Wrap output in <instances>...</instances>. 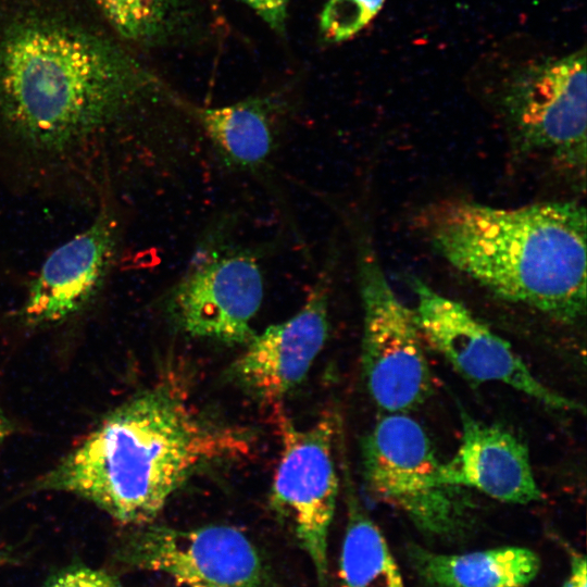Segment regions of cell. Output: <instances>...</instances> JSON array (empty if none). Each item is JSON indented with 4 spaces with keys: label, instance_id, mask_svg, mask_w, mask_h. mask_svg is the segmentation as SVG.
<instances>
[{
    "label": "cell",
    "instance_id": "cell-10",
    "mask_svg": "<svg viewBox=\"0 0 587 587\" xmlns=\"http://www.w3.org/2000/svg\"><path fill=\"white\" fill-rule=\"evenodd\" d=\"M413 309L425 344L473 383H502L555 410L584 413V407L542 384L512 346L460 302L422 280L412 285Z\"/></svg>",
    "mask_w": 587,
    "mask_h": 587
},
{
    "label": "cell",
    "instance_id": "cell-12",
    "mask_svg": "<svg viewBox=\"0 0 587 587\" xmlns=\"http://www.w3.org/2000/svg\"><path fill=\"white\" fill-rule=\"evenodd\" d=\"M330 266L324 268L303 305L288 320L273 324L246 344L230 365V377L264 402H275L307 375L328 332Z\"/></svg>",
    "mask_w": 587,
    "mask_h": 587
},
{
    "label": "cell",
    "instance_id": "cell-11",
    "mask_svg": "<svg viewBox=\"0 0 587 587\" xmlns=\"http://www.w3.org/2000/svg\"><path fill=\"white\" fill-rule=\"evenodd\" d=\"M121 227L112 201L90 224L54 249L28 286L20 310L27 326L60 324L83 311L102 290L117 261Z\"/></svg>",
    "mask_w": 587,
    "mask_h": 587
},
{
    "label": "cell",
    "instance_id": "cell-13",
    "mask_svg": "<svg viewBox=\"0 0 587 587\" xmlns=\"http://www.w3.org/2000/svg\"><path fill=\"white\" fill-rule=\"evenodd\" d=\"M462 435L454 454L439 466L442 484L473 488L511 504L539 501L526 445L509 429L461 412Z\"/></svg>",
    "mask_w": 587,
    "mask_h": 587
},
{
    "label": "cell",
    "instance_id": "cell-8",
    "mask_svg": "<svg viewBox=\"0 0 587 587\" xmlns=\"http://www.w3.org/2000/svg\"><path fill=\"white\" fill-rule=\"evenodd\" d=\"M276 417L282 451L271 488V504L290 524L323 584L339 489L333 453L336 417L326 413L305 428H298L280 412Z\"/></svg>",
    "mask_w": 587,
    "mask_h": 587
},
{
    "label": "cell",
    "instance_id": "cell-17",
    "mask_svg": "<svg viewBox=\"0 0 587 587\" xmlns=\"http://www.w3.org/2000/svg\"><path fill=\"white\" fill-rule=\"evenodd\" d=\"M124 43L155 48L180 35L190 22V0H88Z\"/></svg>",
    "mask_w": 587,
    "mask_h": 587
},
{
    "label": "cell",
    "instance_id": "cell-1",
    "mask_svg": "<svg viewBox=\"0 0 587 587\" xmlns=\"http://www.w3.org/2000/svg\"><path fill=\"white\" fill-rule=\"evenodd\" d=\"M166 98L88 0H0V157L29 190L109 201Z\"/></svg>",
    "mask_w": 587,
    "mask_h": 587
},
{
    "label": "cell",
    "instance_id": "cell-6",
    "mask_svg": "<svg viewBox=\"0 0 587 587\" xmlns=\"http://www.w3.org/2000/svg\"><path fill=\"white\" fill-rule=\"evenodd\" d=\"M358 279L363 308L361 364L369 394L386 413H408L433 394L425 340L414 311L396 296L374 251L360 241Z\"/></svg>",
    "mask_w": 587,
    "mask_h": 587
},
{
    "label": "cell",
    "instance_id": "cell-19",
    "mask_svg": "<svg viewBox=\"0 0 587 587\" xmlns=\"http://www.w3.org/2000/svg\"><path fill=\"white\" fill-rule=\"evenodd\" d=\"M41 587H124L111 573L86 565H71L53 574Z\"/></svg>",
    "mask_w": 587,
    "mask_h": 587
},
{
    "label": "cell",
    "instance_id": "cell-4",
    "mask_svg": "<svg viewBox=\"0 0 587 587\" xmlns=\"http://www.w3.org/2000/svg\"><path fill=\"white\" fill-rule=\"evenodd\" d=\"M367 490L403 512L429 537L449 538L465 530L472 503L462 488L439 477L440 461L423 426L408 413H387L361 444Z\"/></svg>",
    "mask_w": 587,
    "mask_h": 587
},
{
    "label": "cell",
    "instance_id": "cell-21",
    "mask_svg": "<svg viewBox=\"0 0 587 587\" xmlns=\"http://www.w3.org/2000/svg\"><path fill=\"white\" fill-rule=\"evenodd\" d=\"M562 587H587V564L583 554H573L571 572Z\"/></svg>",
    "mask_w": 587,
    "mask_h": 587
},
{
    "label": "cell",
    "instance_id": "cell-20",
    "mask_svg": "<svg viewBox=\"0 0 587 587\" xmlns=\"http://www.w3.org/2000/svg\"><path fill=\"white\" fill-rule=\"evenodd\" d=\"M249 5L275 33L284 36L286 33L287 8L289 0H242Z\"/></svg>",
    "mask_w": 587,
    "mask_h": 587
},
{
    "label": "cell",
    "instance_id": "cell-14",
    "mask_svg": "<svg viewBox=\"0 0 587 587\" xmlns=\"http://www.w3.org/2000/svg\"><path fill=\"white\" fill-rule=\"evenodd\" d=\"M408 555L415 574L428 587H526L541 566L535 551L516 546L464 553H438L412 546Z\"/></svg>",
    "mask_w": 587,
    "mask_h": 587
},
{
    "label": "cell",
    "instance_id": "cell-15",
    "mask_svg": "<svg viewBox=\"0 0 587 587\" xmlns=\"http://www.w3.org/2000/svg\"><path fill=\"white\" fill-rule=\"evenodd\" d=\"M277 104L274 98L266 96L223 107L187 105V109L228 165L257 170L274 151Z\"/></svg>",
    "mask_w": 587,
    "mask_h": 587
},
{
    "label": "cell",
    "instance_id": "cell-23",
    "mask_svg": "<svg viewBox=\"0 0 587 587\" xmlns=\"http://www.w3.org/2000/svg\"><path fill=\"white\" fill-rule=\"evenodd\" d=\"M11 559L10 551L0 550V567L8 563Z\"/></svg>",
    "mask_w": 587,
    "mask_h": 587
},
{
    "label": "cell",
    "instance_id": "cell-16",
    "mask_svg": "<svg viewBox=\"0 0 587 587\" xmlns=\"http://www.w3.org/2000/svg\"><path fill=\"white\" fill-rule=\"evenodd\" d=\"M347 524L339 557L340 587H404L388 544L346 475Z\"/></svg>",
    "mask_w": 587,
    "mask_h": 587
},
{
    "label": "cell",
    "instance_id": "cell-3",
    "mask_svg": "<svg viewBox=\"0 0 587 587\" xmlns=\"http://www.w3.org/2000/svg\"><path fill=\"white\" fill-rule=\"evenodd\" d=\"M429 236L455 268L492 294L561 322L586 312V211L576 202L501 209L448 202Z\"/></svg>",
    "mask_w": 587,
    "mask_h": 587
},
{
    "label": "cell",
    "instance_id": "cell-2",
    "mask_svg": "<svg viewBox=\"0 0 587 587\" xmlns=\"http://www.w3.org/2000/svg\"><path fill=\"white\" fill-rule=\"evenodd\" d=\"M251 444L246 429L207 416L177 384L159 383L111 411L35 487L140 526L198 470L246 457Z\"/></svg>",
    "mask_w": 587,
    "mask_h": 587
},
{
    "label": "cell",
    "instance_id": "cell-22",
    "mask_svg": "<svg viewBox=\"0 0 587 587\" xmlns=\"http://www.w3.org/2000/svg\"><path fill=\"white\" fill-rule=\"evenodd\" d=\"M10 433V424L0 410V445Z\"/></svg>",
    "mask_w": 587,
    "mask_h": 587
},
{
    "label": "cell",
    "instance_id": "cell-18",
    "mask_svg": "<svg viewBox=\"0 0 587 587\" xmlns=\"http://www.w3.org/2000/svg\"><path fill=\"white\" fill-rule=\"evenodd\" d=\"M385 0H328L320 14L325 40L340 42L359 33L382 9Z\"/></svg>",
    "mask_w": 587,
    "mask_h": 587
},
{
    "label": "cell",
    "instance_id": "cell-9",
    "mask_svg": "<svg viewBox=\"0 0 587 587\" xmlns=\"http://www.w3.org/2000/svg\"><path fill=\"white\" fill-rule=\"evenodd\" d=\"M117 557L127 565L166 574L185 587H271L255 546L228 525L183 529L148 523L123 540Z\"/></svg>",
    "mask_w": 587,
    "mask_h": 587
},
{
    "label": "cell",
    "instance_id": "cell-5",
    "mask_svg": "<svg viewBox=\"0 0 587 587\" xmlns=\"http://www.w3.org/2000/svg\"><path fill=\"white\" fill-rule=\"evenodd\" d=\"M264 296L257 254L211 230L186 270L164 296L173 324L185 334L228 345H246Z\"/></svg>",
    "mask_w": 587,
    "mask_h": 587
},
{
    "label": "cell",
    "instance_id": "cell-7",
    "mask_svg": "<svg viewBox=\"0 0 587 587\" xmlns=\"http://www.w3.org/2000/svg\"><path fill=\"white\" fill-rule=\"evenodd\" d=\"M586 97L584 49L517 71L502 105L519 148L584 172Z\"/></svg>",
    "mask_w": 587,
    "mask_h": 587
}]
</instances>
